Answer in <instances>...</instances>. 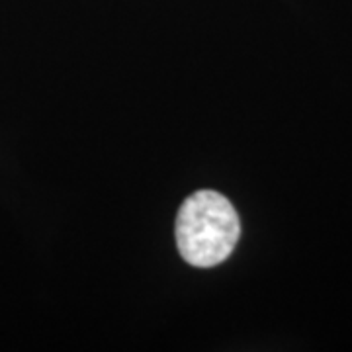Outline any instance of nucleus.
Listing matches in <instances>:
<instances>
[{
	"label": "nucleus",
	"instance_id": "1",
	"mask_svg": "<svg viewBox=\"0 0 352 352\" xmlns=\"http://www.w3.org/2000/svg\"><path fill=\"white\" fill-rule=\"evenodd\" d=\"M241 237L233 204L215 190L188 196L176 215V247L192 266L212 268L231 256Z\"/></svg>",
	"mask_w": 352,
	"mask_h": 352
}]
</instances>
